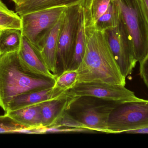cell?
Here are the masks:
<instances>
[{"mask_svg": "<svg viewBox=\"0 0 148 148\" xmlns=\"http://www.w3.org/2000/svg\"><path fill=\"white\" fill-rule=\"evenodd\" d=\"M66 8H52L20 16L22 35L35 48L60 21Z\"/></svg>", "mask_w": 148, "mask_h": 148, "instance_id": "cell-5", "label": "cell"}, {"mask_svg": "<svg viewBox=\"0 0 148 148\" xmlns=\"http://www.w3.org/2000/svg\"><path fill=\"white\" fill-rule=\"evenodd\" d=\"M140 64V76L148 88V54Z\"/></svg>", "mask_w": 148, "mask_h": 148, "instance_id": "cell-23", "label": "cell"}, {"mask_svg": "<svg viewBox=\"0 0 148 148\" xmlns=\"http://www.w3.org/2000/svg\"><path fill=\"white\" fill-rule=\"evenodd\" d=\"M110 1L111 0H84L82 3L84 26L94 27L107 11Z\"/></svg>", "mask_w": 148, "mask_h": 148, "instance_id": "cell-16", "label": "cell"}, {"mask_svg": "<svg viewBox=\"0 0 148 148\" xmlns=\"http://www.w3.org/2000/svg\"><path fill=\"white\" fill-rule=\"evenodd\" d=\"M82 4L67 8L63 14L57 48L58 66L62 71L70 67L79 26Z\"/></svg>", "mask_w": 148, "mask_h": 148, "instance_id": "cell-6", "label": "cell"}, {"mask_svg": "<svg viewBox=\"0 0 148 148\" xmlns=\"http://www.w3.org/2000/svg\"><path fill=\"white\" fill-rule=\"evenodd\" d=\"M121 18L120 5L116 0H111L107 11L98 19L94 27L99 31L104 32L118 25Z\"/></svg>", "mask_w": 148, "mask_h": 148, "instance_id": "cell-18", "label": "cell"}, {"mask_svg": "<svg viewBox=\"0 0 148 148\" xmlns=\"http://www.w3.org/2000/svg\"><path fill=\"white\" fill-rule=\"evenodd\" d=\"M104 32L121 72L126 78L132 74L137 61L131 38L121 17L116 27Z\"/></svg>", "mask_w": 148, "mask_h": 148, "instance_id": "cell-7", "label": "cell"}, {"mask_svg": "<svg viewBox=\"0 0 148 148\" xmlns=\"http://www.w3.org/2000/svg\"><path fill=\"white\" fill-rule=\"evenodd\" d=\"M11 1H14L15 3V5H19L20 3H21L22 2L23 0H11Z\"/></svg>", "mask_w": 148, "mask_h": 148, "instance_id": "cell-26", "label": "cell"}, {"mask_svg": "<svg viewBox=\"0 0 148 148\" xmlns=\"http://www.w3.org/2000/svg\"><path fill=\"white\" fill-rule=\"evenodd\" d=\"M66 96L68 99L75 101L81 97H87L114 103L137 101L141 99L125 86L99 83L76 84L66 92Z\"/></svg>", "mask_w": 148, "mask_h": 148, "instance_id": "cell-8", "label": "cell"}, {"mask_svg": "<svg viewBox=\"0 0 148 148\" xmlns=\"http://www.w3.org/2000/svg\"><path fill=\"white\" fill-rule=\"evenodd\" d=\"M84 54L77 69L76 84L99 83L125 86L126 78L115 59L104 32L84 26Z\"/></svg>", "mask_w": 148, "mask_h": 148, "instance_id": "cell-1", "label": "cell"}, {"mask_svg": "<svg viewBox=\"0 0 148 148\" xmlns=\"http://www.w3.org/2000/svg\"><path fill=\"white\" fill-rule=\"evenodd\" d=\"M2 29L0 28V32H1V30Z\"/></svg>", "mask_w": 148, "mask_h": 148, "instance_id": "cell-27", "label": "cell"}, {"mask_svg": "<svg viewBox=\"0 0 148 148\" xmlns=\"http://www.w3.org/2000/svg\"><path fill=\"white\" fill-rule=\"evenodd\" d=\"M143 15L148 25V0H139Z\"/></svg>", "mask_w": 148, "mask_h": 148, "instance_id": "cell-24", "label": "cell"}, {"mask_svg": "<svg viewBox=\"0 0 148 148\" xmlns=\"http://www.w3.org/2000/svg\"><path fill=\"white\" fill-rule=\"evenodd\" d=\"M77 76V69H68L57 75L54 80L53 88L61 92H67L76 85Z\"/></svg>", "mask_w": 148, "mask_h": 148, "instance_id": "cell-20", "label": "cell"}, {"mask_svg": "<svg viewBox=\"0 0 148 148\" xmlns=\"http://www.w3.org/2000/svg\"><path fill=\"white\" fill-rule=\"evenodd\" d=\"M115 103L106 101L98 104H86L80 109L74 119L79 128L91 131L109 134L108 121L110 115Z\"/></svg>", "mask_w": 148, "mask_h": 148, "instance_id": "cell-9", "label": "cell"}, {"mask_svg": "<svg viewBox=\"0 0 148 148\" xmlns=\"http://www.w3.org/2000/svg\"><path fill=\"white\" fill-rule=\"evenodd\" d=\"M26 128L43 126L42 123L40 104L5 113Z\"/></svg>", "mask_w": 148, "mask_h": 148, "instance_id": "cell-15", "label": "cell"}, {"mask_svg": "<svg viewBox=\"0 0 148 148\" xmlns=\"http://www.w3.org/2000/svg\"><path fill=\"white\" fill-rule=\"evenodd\" d=\"M21 30L2 29L0 32V55L18 52L21 45Z\"/></svg>", "mask_w": 148, "mask_h": 148, "instance_id": "cell-17", "label": "cell"}, {"mask_svg": "<svg viewBox=\"0 0 148 148\" xmlns=\"http://www.w3.org/2000/svg\"><path fill=\"white\" fill-rule=\"evenodd\" d=\"M85 48V39L84 36L83 10L82 6L81 8L79 19V26L76 40L75 43L73 56L69 68L77 69L82 60Z\"/></svg>", "mask_w": 148, "mask_h": 148, "instance_id": "cell-19", "label": "cell"}, {"mask_svg": "<svg viewBox=\"0 0 148 148\" xmlns=\"http://www.w3.org/2000/svg\"><path fill=\"white\" fill-rule=\"evenodd\" d=\"M147 127L148 100L115 103L109 119V134L127 133Z\"/></svg>", "mask_w": 148, "mask_h": 148, "instance_id": "cell-4", "label": "cell"}, {"mask_svg": "<svg viewBox=\"0 0 148 148\" xmlns=\"http://www.w3.org/2000/svg\"><path fill=\"white\" fill-rule=\"evenodd\" d=\"M18 53L21 66L25 71L42 78L53 81L55 79L57 75L53 74L46 67L32 44L23 36Z\"/></svg>", "mask_w": 148, "mask_h": 148, "instance_id": "cell-11", "label": "cell"}, {"mask_svg": "<svg viewBox=\"0 0 148 148\" xmlns=\"http://www.w3.org/2000/svg\"><path fill=\"white\" fill-rule=\"evenodd\" d=\"M0 28L21 30L22 20L16 12L8 8L0 0Z\"/></svg>", "mask_w": 148, "mask_h": 148, "instance_id": "cell-21", "label": "cell"}, {"mask_svg": "<svg viewBox=\"0 0 148 148\" xmlns=\"http://www.w3.org/2000/svg\"><path fill=\"white\" fill-rule=\"evenodd\" d=\"M131 38L135 57L141 63L148 54V25L139 0H116Z\"/></svg>", "mask_w": 148, "mask_h": 148, "instance_id": "cell-3", "label": "cell"}, {"mask_svg": "<svg viewBox=\"0 0 148 148\" xmlns=\"http://www.w3.org/2000/svg\"><path fill=\"white\" fill-rule=\"evenodd\" d=\"M63 15L38 46L34 48L42 63L55 75L58 73V41Z\"/></svg>", "mask_w": 148, "mask_h": 148, "instance_id": "cell-10", "label": "cell"}, {"mask_svg": "<svg viewBox=\"0 0 148 148\" xmlns=\"http://www.w3.org/2000/svg\"><path fill=\"white\" fill-rule=\"evenodd\" d=\"M126 133L131 134H148V127L136 130H131Z\"/></svg>", "mask_w": 148, "mask_h": 148, "instance_id": "cell-25", "label": "cell"}, {"mask_svg": "<svg viewBox=\"0 0 148 148\" xmlns=\"http://www.w3.org/2000/svg\"><path fill=\"white\" fill-rule=\"evenodd\" d=\"M70 106V102L67 98L51 100L40 104L42 126L45 127L57 126Z\"/></svg>", "mask_w": 148, "mask_h": 148, "instance_id": "cell-13", "label": "cell"}, {"mask_svg": "<svg viewBox=\"0 0 148 148\" xmlns=\"http://www.w3.org/2000/svg\"><path fill=\"white\" fill-rule=\"evenodd\" d=\"M53 86L17 96L10 103L8 110L5 113L39 105L51 100L67 98L66 92L59 91L53 88Z\"/></svg>", "mask_w": 148, "mask_h": 148, "instance_id": "cell-12", "label": "cell"}, {"mask_svg": "<svg viewBox=\"0 0 148 148\" xmlns=\"http://www.w3.org/2000/svg\"><path fill=\"white\" fill-rule=\"evenodd\" d=\"M54 81L25 71L18 52L0 55V107L7 112L10 103L17 96L52 87Z\"/></svg>", "mask_w": 148, "mask_h": 148, "instance_id": "cell-2", "label": "cell"}, {"mask_svg": "<svg viewBox=\"0 0 148 148\" xmlns=\"http://www.w3.org/2000/svg\"><path fill=\"white\" fill-rule=\"evenodd\" d=\"M84 0H23L19 5H15L16 12L19 15L42 10L59 7H72L79 5Z\"/></svg>", "mask_w": 148, "mask_h": 148, "instance_id": "cell-14", "label": "cell"}, {"mask_svg": "<svg viewBox=\"0 0 148 148\" xmlns=\"http://www.w3.org/2000/svg\"><path fill=\"white\" fill-rule=\"evenodd\" d=\"M27 128L21 125L11 117L4 114L0 115V134L14 133L17 130Z\"/></svg>", "mask_w": 148, "mask_h": 148, "instance_id": "cell-22", "label": "cell"}]
</instances>
